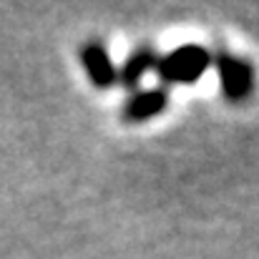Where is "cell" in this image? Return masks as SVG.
I'll use <instances>...</instances> for the list:
<instances>
[{
    "label": "cell",
    "mask_w": 259,
    "mask_h": 259,
    "mask_svg": "<svg viewBox=\"0 0 259 259\" xmlns=\"http://www.w3.org/2000/svg\"><path fill=\"white\" fill-rule=\"evenodd\" d=\"M211 66V53L201 46H181L156 61V76L166 86H191Z\"/></svg>",
    "instance_id": "obj_1"
},
{
    "label": "cell",
    "mask_w": 259,
    "mask_h": 259,
    "mask_svg": "<svg viewBox=\"0 0 259 259\" xmlns=\"http://www.w3.org/2000/svg\"><path fill=\"white\" fill-rule=\"evenodd\" d=\"M211 63L217 66V73L222 81V93L227 96V101L239 103L252 93L254 68L249 66V61H244L234 53H227V51H217L211 56Z\"/></svg>",
    "instance_id": "obj_2"
},
{
    "label": "cell",
    "mask_w": 259,
    "mask_h": 259,
    "mask_svg": "<svg viewBox=\"0 0 259 259\" xmlns=\"http://www.w3.org/2000/svg\"><path fill=\"white\" fill-rule=\"evenodd\" d=\"M81 61H83V68H86L91 83L96 88L106 91V88H113L118 83V68L113 66L108 51L98 40H88L81 48Z\"/></svg>",
    "instance_id": "obj_3"
},
{
    "label": "cell",
    "mask_w": 259,
    "mask_h": 259,
    "mask_svg": "<svg viewBox=\"0 0 259 259\" xmlns=\"http://www.w3.org/2000/svg\"><path fill=\"white\" fill-rule=\"evenodd\" d=\"M166 103H169V93L164 88H149V91H136L126 98L123 103V121L128 123H144L159 113L166 111Z\"/></svg>",
    "instance_id": "obj_4"
},
{
    "label": "cell",
    "mask_w": 259,
    "mask_h": 259,
    "mask_svg": "<svg viewBox=\"0 0 259 259\" xmlns=\"http://www.w3.org/2000/svg\"><path fill=\"white\" fill-rule=\"evenodd\" d=\"M156 61H159V53L151 48V46H139L136 51H131V56L126 58V63L118 68V83L128 91H136L141 78L156 68Z\"/></svg>",
    "instance_id": "obj_5"
}]
</instances>
